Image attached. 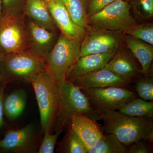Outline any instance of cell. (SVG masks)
I'll return each instance as SVG.
<instances>
[{"mask_svg": "<svg viewBox=\"0 0 153 153\" xmlns=\"http://www.w3.org/2000/svg\"><path fill=\"white\" fill-rule=\"evenodd\" d=\"M103 133L112 134L124 145L129 146L141 140L152 142V117H132L116 111L101 114Z\"/></svg>", "mask_w": 153, "mask_h": 153, "instance_id": "6da1fadb", "label": "cell"}, {"mask_svg": "<svg viewBox=\"0 0 153 153\" xmlns=\"http://www.w3.org/2000/svg\"><path fill=\"white\" fill-rule=\"evenodd\" d=\"M59 101L54 131L61 133L70 124L72 115H85L96 121L101 120V114L91 107L88 99L72 81L64 80L57 82Z\"/></svg>", "mask_w": 153, "mask_h": 153, "instance_id": "7a4b0ae2", "label": "cell"}, {"mask_svg": "<svg viewBox=\"0 0 153 153\" xmlns=\"http://www.w3.org/2000/svg\"><path fill=\"white\" fill-rule=\"evenodd\" d=\"M46 70L43 60L28 50L5 55L0 65L1 83L30 82Z\"/></svg>", "mask_w": 153, "mask_h": 153, "instance_id": "3957f363", "label": "cell"}, {"mask_svg": "<svg viewBox=\"0 0 153 153\" xmlns=\"http://www.w3.org/2000/svg\"><path fill=\"white\" fill-rule=\"evenodd\" d=\"M39 108L42 131L52 133L54 131L59 101V91L57 82L46 70L31 81Z\"/></svg>", "mask_w": 153, "mask_h": 153, "instance_id": "277c9868", "label": "cell"}, {"mask_svg": "<svg viewBox=\"0 0 153 153\" xmlns=\"http://www.w3.org/2000/svg\"><path fill=\"white\" fill-rule=\"evenodd\" d=\"M81 43L60 33L54 47L42 59L46 71L55 82L66 80L68 70L80 57Z\"/></svg>", "mask_w": 153, "mask_h": 153, "instance_id": "5b68a950", "label": "cell"}, {"mask_svg": "<svg viewBox=\"0 0 153 153\" xmlns=\"http://www.w3.org/2000/svg\"><path fill=\"white\" fill-rule=\"evenodd\" d=\"M131 5L124 0H114L101 11L88 17L91 28L125 33L137 25L131 14Z\"/></svg>", "mask_w": 153, "mask_h": 153, "instance_id": "8992f818", "label": "cell"}, {"mask_svg": "<svg viewBox=\"0 0 153 153\" xmlns=\"http://www.w3.org/2000/svg\"><path fill=\"white\" fill-rule=\"evenodd\" d=\"M25 14L0 17V51L4 55L28 50Z\"/></svg>", "mask_w": 153, "mask_h": 153, "instance_id": "52a82bcc", "label": "cell"}, {"mask_svg": "<svg viewBox=\"0 0 153 153\" xmlns=\"http://www.w3.org/2000/svg\"><path fill=\"white\" fill-rule=\"evenodd\" d=\"M88 99L91 107L102 114L116 111L123 106L135 95L124 88L109 87L81 89Z\"/></svg>", "mask_w": 153, "mask_h": 153, "instance_id": "ba28073f", "label": "cell"}, {"mask_svg": "<svg viewBox=\"0 0 153 153\" xmlns=\"http://www.w3.org/2000/svg\"><path fill=\"white\" fill-rule=\"evenodd\" d=\"M120 33L91 28L81 41L80 57L117 50L120 44Z\"/></svg>", "mask_w": 153, "mask_h": 153, "instance_id": "9c48e42d", "label": "cell"}, {"mask_svg": "<svg viewBox=\"0 0 153 153\" xmlns=\"http://www.w3.org/2000/svg\"><path fill=\"white\" fill-rule=\"evenodd\" d=\"M25 27L28 50L43 59L56 44L58 33L41 27L26 16Z\"/></svg>", "mask_w": 153, "mask_h": 153, "instance_id": "30bf717a", "label": "cell"}, {"mask_svg": "<svg viewBox=\"0 0 153 153\" xmlns=\"http://www.w3.org/2000/svg\"><path fill=\"white\" fill-rule=\"evenodd\" d=\"M0 149L17 153L36 152L35 128L32 124L19 129L8 131L0 140Z\"/></svg>", "mask_w": 153, "mask_h": 153, "instance_id": "8fae6325", "label": "cell"}, {"mask_svg": "<svg viewBox=\"0 0 153 153\" xmlns=\"http://www.w3.org/2000/svg\"><path fill=\"white\" fill-rule=\"evenodd\" d=\"M46 2L50 14L60 33L68 38L82 41L87 30L72 21L61 0H47Z\"/></svg>", "mask_w": 153, "mask_h": 153, "instance_id": "7c38bea8", "label": "cell"}, {"mask_svg": "<svg viewBox=\"0 0 153 153\" xmlns=\"http://www.w3.org/2000/svg\"><path fill=\"white\" fill-rule=\"evenodd\" d=\"M129 81L105 68L91 72L74 79L72 82L80 89L125 87Z\"/></svg>", "mask_w": 153, "mask_h": 153, "instance_id": "4fadbf2b", "label": "cell"}, {"mask_svg": "<svg viewBox=\"0 0 153 153\" xmlns=\"http://www.w3.org/2000/svg\"><path fill=\"white\" fill-rule=\"evenodd\" d=\"M69 126L82 140L88 151L93 147L104 134L96 120L81 114L72 115Z\"/></svg>", "mask_w": 153, "mask_h": 153, "instance_id": "5bb4252c", "label": "cell"}, {"mask_svg": "<svg viewBox=\"0 0 153 153\" xmlns=\"http://www.w3.org/2000/svg\"><path fill=\"white\" fill-rule=\"evenodd\" d=\"M117 50L80 57L68 70L66 80L72 82L78 77L104 68Z\"/></svg>", "mask_w": 153, "mask_h": 153, "instance_id": "9a60e30c", "label": "cell"}, {"mask_svg": "<svg viewBox=\"0 0 153 153\" xmlns=\"http://www.w3.org/2000/svg\"><path fill=\"white\" fill-rule=\"evenodd\" d=\"M25 16L47 30L57 32V28L44 0H26L24 8Z\"/></svg>", "mask_w": 153, "mask_h": 153, "instance_id": "2e32d148", "label": "cell"}, {"mask_svg": "<svg viewBox=\"0 0 153 153\" xmlns=\"http://www.w3.org/2000/svg\"><path fill=\"white\" fill-rule=\"evenodd\" d=\"M134 56L139 61L145 77H148L153 59V45L126 34L121 36Z\"/></svg>", "mask_w": 153, "mask_h": 153, "instance_id": "e0dca14e", "label": "cell"}, {"mask_svg": "<svg viewBox=\"0 0 153 153\" xmlns=\"http://www.w3.org/2000/svg\"><path fill=\"white\" fill-rule=\"evenodd\" d=\"M103 68L112 71L129 81L138 73L131 57L126 52L121 50L116 51Z\"/></svg>", "mask_w": 153, "mask_h": 153, "instance_id": "ac0fdd59", "label": "cell"}, {"mask_svg": "<svg viewBox=\"0 0 153 153\" xmlns=\"http://www.w3.org/2000/svg\"><path fill=\"white\" fill-rule=\"evenodd\" d=\"M27 102V94L23 89H18L9 94L4 98V111L8 119L18 118L25 110Z\"/></svg>", "mask_w": 153, "mask_h": 153, "instance_id": "d6986e66", "label": "cell"}, {"mask_svg": "<svg viewBox=\"0 0 153 153\" xmlns=\"http://www.w3.org/2000/svg\"><path fill=\"white\" fill-rule=\"evenodd\" d=\"M128 148L115 135L105 133L88 153H128Z\"/></svg>", "mask_w": 153, "mask_h": 153, "instance_id": "ffe728a7", "label": "cell"}, {"mask_svg": "<svg viewBox=\"0 0 153 153\" xmlns=\"http://www.w3.org/2000/svg\"><path fill=\"white\" fill-rule=\"evenodd\" d=\"M119 112L132 117H153V101L134 98L118 110Z\"/></svg>", "mask_w": 153, "mask_h": 153, "instance_id": "44dd1931", "label": "cell"}, {"mask_svg": "<svg viewBox=\"0 0 153 153\" xmlns=\"http://www.w3.org/2000/svg\"><path fill=\"white\" fill-rule=\"evenodd\" d=\"M66 7L72 21L76 25L85 28L90 29L88 19L82 0H61Z\"/></svg>", "mask_w": 153, "mask_h": 153, "instance_id": "7402d4cb", "label": "cell"}, {"mask_svg": "<svg viewBox=\"0 0 153 153\" xmlns=\"http://www.w3.org/2000/svg\"><path fill=\"white\" fill-rule=\"evenodd\" d=\"M62 152L66 153H88L87 148L82 140L68 126L66 135L61 144Z\"/></svg>", "mask_w": 153, "mask_h": 153, "instance_id": "603a6c76", "label": "cell"}, {"mask_svg": "<svg viewBox=\"0 0 153 153\" xmlns=\"http://www.w3.org/2000/svg\"><path fill=\"white\" fill-rule=\"evenodd\" d=\"M125 34L153 45V25L152 24H137L128 30Z\"/></svg>", "mask_w": 153, "mask_h": 153, "instance_id": "cb8c5ba5", "label": "cell"}, {"mask_svg": "<svg viewBox=\"0 0 153 153\" xmlns=\"http://www.w3.org/2000/svg\"><path fill=\"white\" fill-rule=\"evenodd\" d=\"M26 0H1L3 15L20 16L24 14Z\"/></svg>", "mask_w": 153, "mask_h": 153, "instance_id": "d4e9b609", "label": "cell"}, {"mask_svg": "<svg viewBox=\"0 0 153 153\" xmlns=\"http://www.w3.org/2000/svg\"><path fill=\"white\" fill-rule=\"evenodd\" d=\"M136 90L142 99L153 101V78L148 76L139 80L136 85Z\"/></svg>", "mask_w": 153, "mask_h": 153, "instance_id": "484cf974", "label": "cell"}, {"mask_svg": "<svg viewBox=\"0 0 153 153\" xmlns=\"http://www.w3.org/2000/svg\"><path fill=\"white\" fill-rule=\"evenodd\" d=\"M114 0H82L88 17L101 11Z\"/></svg>", "mask_w": 153, "mask_h": 153, "instance_id": "4316f807", "label": "cell"}, {"mask_svg": "<svg viewBox=\"0 0 153 153\" xmlns=\"http://www.w3.org/2000/svg\"><path fill=\"white\" fill-rule=\"evenodd\" d=\"M59 133L55 134L45 132L43 139L39 148L38 153H53Z\"/></svg>", "mask_w": 153, "mask_h": 153, "instance_id": "83f0119b", "label": "cell"}, {"mask_svg": "<svg viewBox=\"0 0 153 153\" xmlns=\"http://www.w3.org/2000/svg\"><path fill=\"white\" fill-rule=\"evenodd\" d=\"M134 10L141 18H151L153 15V0H138Z\"/></svg>", "mask_w": 153, "mask_h": 153, "instance_id": "f1b7e54d", "label": "cell"}, {"mask_svg": "<svg viewBox=\"0 0 153 153\" xmlns=\"http://www.w3.org/2000/svg\"><path fill=\"white\" fill-rule=\"evenodd\" d=\"M146 140H141L132 144L129 146L128 153H148L149 152V148Z\"/></svg>", "mask_w": 153, "mask_h": 153, "instance_id": "f546056e", "label": "cell"}, {"mask_svg": "<svg viewBox=\"0 0 153 153\" xmlns=\"http://www.w3.org/2000/svg\"><path fill=\"white\" fill-rule=\"evenodd\" d=\"M6 84L1 83L0 84V128H1L4 125V92Z\"/></svg>", "mask_w": 153, "mask_h": 153, "instance_id": "4dcf8cb0", "label": "cell"}, {"mask_svg": "<svg viewBox=\"0 0 153 153\" xmlns=\"http://www.w3.org/2000/svg\"><path fill=\"white\" fill-rule=\"evenodd\" d=\"M5 55L0 51V65H1V63L2 62L3 59H4V57Z\"/></svg>", "mask_w": 153, "mask_h": 153, "instance_id": "1f68e13d", "label": "cell"}, {"mask_svg": "<svg viewBox=\"0 0 153 153\" xmlns=\"http://www.w3.org/2000/svg\"><path fill=\"white\" fill-rule=\"evenodd\" d=\"M3 16L2 10L1 2V0H0V17Z\"/></svg>", "mask_w": 153, "mask_h": 153, "instance_id": "d6a6232c", "label": "cell"}, {"mask_svg": "<svg viewBox=\"0 0 153 153\" xmlns=\"http://www.w3.org/2000/svg\"><path fill=\"white\" fill-rule=\"evenodd\" d=\"M2 82V77L1 76V73H0V84Z\"/></svg>", "mask_w": 153, "mask_h": 153, "instance_id": "836d02e7", "label": "cell"}, {"mask_svg": "<svg viewBox=\"0 0 153 153\" xmlns=\"http://www.w3.org/2000/svg\"><path fill=\"white\" fill-rule=\"evenodd\" d=\"M124 1H130V0H124Z\"/></svg>", "mask_w": 153, "mask_h": 153, "instance_id": "e575fe53", "label": "cell"}, {"mask_svg": "<svg viewBox=\"0 0 153 153\" xmlns=\"http://www.w3.org/2000/svg\"><path fill=\"white\" fill-rule=\"evenodd\" d=\"M44 1H46V0H44Z\"/></svg>", "mask_w": 153, "mask_h": 153, "instance_id": "d590c367", "label": "cell"}, {"mask_svg": "<svg viewBox=\"0 0 153 153\" xmlns=\"http://www.w3.org/2000/svg\"><path fill=\"white\" fill-rule=\"evenodd\" d=\"M47 1V0H46V1Z\"/></svg>", "mask_w": 153, "mask_h": 153, "instance_id": "8d00e7d4", "label": "cell"}]
</instances>
